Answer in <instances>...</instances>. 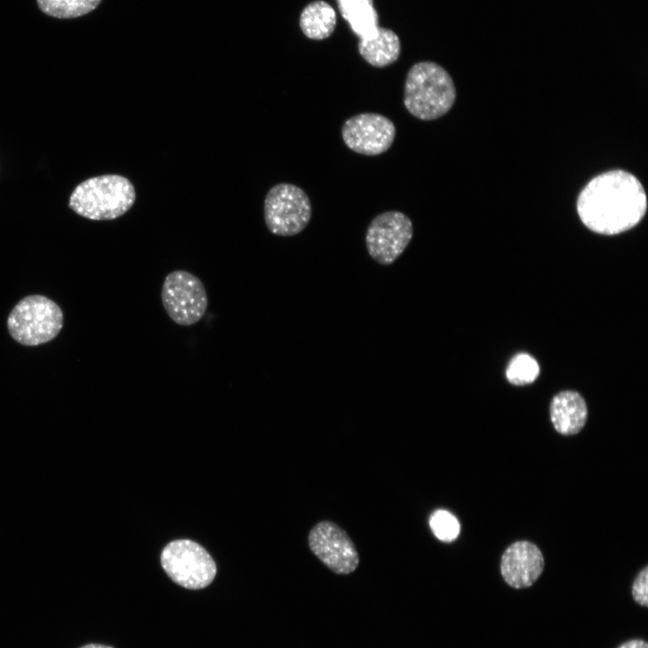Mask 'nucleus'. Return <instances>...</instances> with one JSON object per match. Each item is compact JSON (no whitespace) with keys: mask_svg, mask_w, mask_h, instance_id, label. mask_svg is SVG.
Listing matches in <instances>:
<instances>
[{"mask_svg":"<svg viewBox=\"0 0 648 648\" xmlns=\"http://www.w3.org/2000/svg\"><path fill=\"white\" fill-rule=\"evenodd\" d=\"M336 23L337 15L334 9L322 0L306 5L300 17L302 32L312 40L328 38L333 32Z\"/></svg>","mask_w":648,"mask_h":648,"instance_id":"obj_14","label":"nucleus"},{"mask_svg":"<svg viewBox=\"0 0 648 648\" xmlns=\"http://www.w3.org/2000/svg\"><path fill=\"white\" fill-rule=\"evenodd\" d=\"M80 648H112V647L104 645V644H88Z\"/></svg>","mask_w":648,"mask_h":648,"instance_id":"obj_21","label":"nucleus"},{"mask_svg":"<svg viewBox=\"0 0 648 648\" xmlns=\"http://www.w3.org/2000/svg\"><path fill=\"white\" fill-rule=\"evenodd\" d=\"M413 237L411 220L399 211H387L370 222L365 245L369 256L379 265H392L404 252Z\"/></svg>","mask_w":648,"mask_h":648,"instance_id":"obj_8","label":"nucleus"},{"mask_svg":"<svg viewBox=\"0 0 648 648\" xmlns=\"http://www.w3.org/2000/svg\"><path fill=\"white\" fill-rule=\"evenodd\" d=\"M358 50L371 66L384 68L394 63L400 54V40L392 30L378 27L374 34L360 39Z\"/></svg>","mask_w":648,"mask_h":648,"instance_id":"obj_13","label":"nucleus"},{"mask_svg":"<svg viewBox=\"0 0 648 648\" xmlns=\"http://www.w3.org/2000/svg\"><path fill=\"white\" fill-rule=\"evenodd\" d=\"M308 545L311 553L336 574H350L358 567L360 558L353 540L333 521L318 522L308 534Z\"/></svg>","mask_w":648,"mask_h":648,"instance_id":"obj_9","label":"nucleus"},{"mask_svg":"<svg viewBox=\"0 0 648 648\" xmlns=\"http://www.w3.org/2000/svg\"><path fill=\"white\" fill-rule=\"evenodd\" d=\"M341 136L352 151L365 156H377L392 147L396 128L392 121L382 114L363 112L348 118L343 123Z\"/></svg>","mask_w":648,"mask_h":648,"instance_id":"obj_10","label":"nucleus"},{"mask_svg":"<svg viewBox=\"0 0 648 648\" xmlns=\"http://www.w3.org/2000/svg\"><path fill=\"white\" fill-rule=\"evenodd\" d=\"M343 17L347 20L359 13L368 10L373 5L372 0H338Z\"/></svg>","mask_w":648,"mask_h":648,"instance_id":"obj_19","label":"nucleus"},{"mask_svg":"<svg viewBox=\"0 0 648 648\" xmlns=\"http://www.w3.org/2000/svg\"><path fill=\"white\" fill-rule=\"evenodd\" d=\"M632 596L634 600L643 606H648V567L645 566L639 572L632 586Z\"/></svg>","mask_w":648,"mask_h":648,"instance_id":"obj_18","label":"nucleus"},{"mask_svg":"<svg viewBox=\"0 0 648 648\" xmlns=\"http://www.w3.org/2000/svg\"><path fill=\"white\" fill-rule=\"evenodd\" d=\"M455 99L454 80L439 64L421 61L408 71L403 104L413 117L421 121L436 120L451 110Z\"/></svg>","mask_w":648,"mask_h":648,"instance_id":"obj_2","label":"nucleus"},{"mask_svg":"<svg viewBox=\"0 0 648 648\" xmlns=\"http://www.w3.org/2000/svg\"><path fill=\"white\" fill-rule=\"evenodd\" d=\"M588 409L583 397L574 391H562L552 399L550 418L554 429L563 436L578 434L585 426Z\"/></svg>","mask_w":648,"mask_h":648,"instance_id":"obj_12","label":"nucleus"},{"mask_svg":"<svg viewBox=\"0 0 648 648\" xmlns=\"http://www.w3.org/2000/svg\"><path fill=\"white\" fill-rule=\"evenodd\" d=\"M647 211L646 193L631 173L610 170L592 178L577 200L582 223L602 235H616L636 226Z\"/></svg>","mask_w":648,"mask_h":648,"instance_id":"obj_1","label":"nucleus"},{"mask_svg":"<svg viewBox=\"0 0 648 648\" xmlns=\"http://www.w3.org/2000/svg\"><path fill=\"white\" fill-rule=\"evenodd\" d=\"M161 302L168 317L180 326L196 324L208 308L207 292L201 279L182 269L165 277Z\"/></svg>","mask_w":648,"mask_h":648,"instance_id":"obj_7","label":"nucleus"},{"mask_svg":"<svg viewBox=\"0 0 648 648\" xmlns=\"http://www.w3.org/2000/svg\"><path fill=\"white\" fill-rule=\"evenodd\" d=\"M160 561L169 578L189 590L207 587L217 572L209 553L199 544L187 539L170 542L163 549Z\"/></svg>","mask_w":648,"mask_h":648,"instance_id":"obj_6","label":"nucleus"},{"mask_svg":"<svg viewBox=\"0 0 648 648\" xmlns=\"http://www.w3.org/2000/svg\"><path fill=\"white\" fill-rule=\"evenodd\" d=\"M101 0H37L40 9L57 18H76L95 9Z\"/></svg>","mask_w":648,"mask_h":648,"instance_id":"obj_15","label":"nucleus"},{"mask_svg":"<svg viewBox=\"0 0 648 648\" xmlns=\"http://www.w3.org/2000/svg\"><path fill=\"white\" fill-rule=\"evenodd\" d=\"M539 364L530 355L521 353L516 355L509 362L506 376L514 385H526L533 382L539 374Z\"/></svg>","mask_w":648,"mask_h":648,"instance_id":"obj_16","label":"nucleus"},{"mask_svg":"<svg viewBox=\"0 0 648 648\" xmlns=\"http://www.w3.org/2000/svg\"><path fill=\"white\" fill-rule=\"evenodd\" d=\"M136 192L127 177L109 174L88 178L72 192L68 206L78 215L94 220H111L133 206Z\"/></svg>","mask_w":648,"mask_h":648,"instance_id":"obj_3","label":"nucleus"},{"mask_svg":"<svg viewBox=\"0 0 648 648\" xmlns=\"http://www.w3.org/2000/svg\"><path fill=\"white\" fill-rule=\"evenodd\" d=\"M617 648H648V644L642 639H632L621 644Z\"/></svg>","mask_w":648,"mask_h":648,"instance_id":"obj_20","label":"nucleus"},{"mask_svg":"<svg viewBox=\"0 0 648 648\" xmlns=\"http://www.w3.org/2000/svg\"><path fill=\"white\" fill-rule=\"evenodd\" d=\"M544 568L540 549L532 542L517 541L507 547L500 558V573L505 582L514 589L532 586Z\"/></svg>","mask_w":648,"mask_h":648,"instance_id":"obj_11","label":"nucleus"},{"mask_svg":"<svg viewBox=\"0 0 648 648\" xmlns=\"http://www.w3.org/2000/svg\"><path fill=\"white\" fill-rule=\"evenodd\" d=\"M430 526L435 536L444 542L454 540L460 532L458 520L446 510L435 511L430 518Z\"/></svg>","mask_w":648,"mask_h":648,"instance_id":"obj_17","label":"nucleus"},{"mask_svg":"<svg viewBox=\"0 0 648 648\" xmlns=\"http://www.w3.org/2000/svg\"><path fill=\"white\" fill-rule=\"evenodd\" d=\"M264 218L269 231L281 237L301 233L311 218V203L301 187L280 183L272 186L264 202Z\"/></svg>","mask_w":648,"mask_h":648,"instance_id":"obj_5","label":"nucleus"},{"mask_svg":"<svg viewBox=\"0 0 648 648\" xmlns=\"http://www.w3.org/2000/svg\"><path fill=\"white\" fill-rule=\"evenodd\" d=\"M62 326L63 313L59 306L40 294L22 299L7 319L10 335L24 346H38L52 340Z\"/></svg>","mask_w":648,"mask_h":648,"instance_id":"obj_4","label":"nucleus"}]
</instances>
